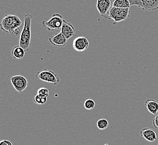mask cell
I'll return each mask as SVG.
<instances>
[{
  "label": "cell",
  "instance_id": "1",
  "mask_svg": "<svg viewBox=\"0 0 158 145\" xmlns=\"http://www.w3.org/2000/svg\"><path fill=\"white\" fill-rule=\"evenodd\" d=\"M21 20L17 16L7 15L1 21L0 27L3 33H10L11 36L16 37L21 35Z\"/></svg>",
  "mask_w": 158,
  "mask_h": 145
},
{
  "label": "cell",
  "instance_id": "2",
  "mask_svg": "<svg viewBox=\"0 0 158 145\" xmlns=\"http://www.w3.org/2000/svg\"><path fill=\"white\" fill-rule=\"evenodd\" d=\"M33 16L27 14L24 16V23L23 30L20 35L19 45L27 52L29 49L31 41V24Z\"/></svg>",
  "mask_w": 158,
  "mask_h": 145
},
{
  "label": "cell",
  "instance_id": "3",
  "mask_svg": "<svg viewBox=\"0 0 158 145\" xmlns=\"http://www.w3.org/2000/svg\"><path fill=\"white\" fill-rule=\"evenodd\" d=\"M130 8L122 9L113 6L110 8L105 18L110 20L112 19L115 22L118 23L126 20L130 15Z\"/></svg>",
  "mask_w": 158,
  "mask_h": 145
},
{
  "label": "cell",
  "instance_id": "4",
  "mask_svg": "<svg viewBox=\"0 0 158 145\" xmlns=\"http://www.w3.org/2000/svg\"><path fill=\"white\" fill-rule=\"evenodd\" d=\"M35 76L36 78L39 79L43 82L55 85L58 84L61 80L60 77L55 73V72L46 69H44L42 71L37 72Z\"/></svg>",
  "mask_w": 158,
  "mask_h": 145
},
{
  "label": "cell",
  "instance_id": "5",
  "mask_svg": "<svg viewBox=\"0 0 158 145\" xmlns=\"http://www.w3.org/2000/svg\"><path fill=\"white\" fill-rule=\"evenodd\" d=\"M64 20L63 17L61 15L59 14H54L48 21H42V25L49 31H53L61 29Z\"/></svg>",
  "mask_w": 158,
  "mask_h": 145
},
{
  "label": "cell",
  "instance_id": "6",
  "mask_svg": "<svg viewBox=\"0 0 158 145\" xmlns=\"http://www.w3.org/2000/svg\"><path fill=\"white\" fill-rule=\"evenodd\" d=\"M131 6L135 5L143 10H155L158 9V0H132Z\"/></svg>",
  "mask_w": 158,
  "mask_h": 145
},
{
  "label": "cell",
  "instance_id": "7",
  "mask_svg": "<svg viewBox=\"0 0 158 145\" xmlns=\"http://www.w3.org/2000/svg\"><path fill=\"white\" fill-rule=\"evenodd\" d=\"M13 87L19 93H21L24 91L28 86V82L27 78L24 76L20 75L12 76L10 78Z\"/></svg>",
  "mask_w": 158,
  "mask_h": 145
},
{
  "label": "cell",
  "instance_id": "8",
  "mask_svg": "<svg viewBox=\"0 0 158 145\" xmlns=\"http://www.w3.org/2000/svg\"><path fill=\"white\" fill-rule=\"evenodd\" d=\"M73 46L75 50L79 53L85 52L88 48V40L84 36H78L73 40Z\"/></svg>",
  "mask_w": 158,
  "mask_h": 145
},
{
  "label": "cell",
  "instance_id": "9",
  "mask_svg": "<svg viewBox=\"0 0 158 145\" xmlns=\"http://www.w3.org/2000/svg\"><path fill=\"white\" fill-rule=\"evenodd\" d=\"M48 39L49 41L52 45L60 48L66 45L68 41V40L61 32L49 37Z\"/></svg>",
  "mask_w": 158,
  "mask_h": 145
},
{
  "label": "cell",
  "instance_id": "10",
  "mask_svg": "<svg viewBox=\"0 0 158 145\" xmlns=\"http://www.w3.org/2000/svg\"><path fill=\"white\" fill-rule=\"evenodd\" d=\"M112 0H97V7L100 16L106 17L111 8Z\"/></svg>",
  "mask_w": 158,
  "mask_h": 145
},
{
  "label": "cell",
  "instance_id": "11",
  "mask_svg": "<svg viewBox=\"0 0 158 145\" xmlns=\"http://www.w3.org/2000/svg\"><path fill=\"white\" fill-rule=\"evenodd\" d=\"M61 32L64 34L67 40L70 39L71 37L74 36L75 29L73 26L69 22L64 20L63 24L61 29Z\"/></svg>",
  "mask_w": 158,
  "mask_h": 145
},
{
  "label": "cell",
  "instance_id": "12",
  "mask_svg": "<svg viewBox=\"0 0 158 145\" xmlns=\"http://www.w3.org/2000/svg\"><path fill=\"white\" fill-rule=\"evenodd\" d=\"M141 136L149 142H154L157 139V135L155 131L150 128H144L140 131Z\"/></svg>",
  "mask_w": 158,
  "mask_h": 145
},
{
  "label": "cell",
  "instance_id": "13",
  "mask_svg": "<svg viewBox=\"0 0 158 145\" xmlns=\"http://www.w3.org/2000/svg\"><path fill=\"white\" fill-rule=\"evenodd\" d=\"M148 111L152 115H156L158 112V102L153 99L146 100L145 102Z\"/></svg>",
  "mask_w": 158,
  "mask_h": 145
},
{
  "label": "cell",
  "instance_id": "14",
  "mask_svg": "<svg viewBox=\"0 0 158 145\" xmlns=\"http://www.w3.org/2000/svg\"><path fill=\"white\" fill-rule=\"evenodd\" d=\"M24 49L20 45H17L13 47L11 51V54L14 59H21L25 55Z\"/></svg>",
  "mask_w": 158,
  "mask_h": 145
},
{
  "label": "cell",
  "instance_id": "15",
  "mask_svg": "<svg viewBox=\"0 0 158 145\" xmlns=\"http://www.w3.org/2000/svg\"><path fill=\"white\" fill-rule=\"evenodd\" d=\"M130 0H114L113 6L122 9L130 8L131 7Z\"/></svg>",
  "mask_w": 158,
  "mask_h": 145
},
{
  "label": "cell",
  "instance_id": "16",
  "mask_svg": "<svg viewBox=\"0 0 158 145\" xmlns=\"http://www.w3.org/2000/svg\"><path fill=\"white\" fill-rule=\"evenodd\" d=\"M97 126L99 130H106L109 126V122L106 119L102 118L98 121Z\"/></svg>",
  "mask_w": 158,
  "mask_h": 145
},
{
  "label": "cell",
  "instance_id": "17",
  "mask_svg": "<svg viewBox=\"0 0 158 145\" xmlns=\"http://www.w3.org/2000/svg\"><path fill=\"white\" fill-rule=\"evenodd\" d=\"M47 97H43L39 94H37L34 98V103L38 104L39 105H43L46 104L47 102Z\"/></svg>",
  "mask_w": 158,
  "mask_h": 145
},
{
  "label": "cell",
  "instance_id": "18",
  "mask_svg": "<svg viewBox=\"0 0 158 145\" xmlns=\"http://www.w3.org/2000/svg\"><path fill=\"white\" fill-rule=\"evenodd\" d=\"M84 107L87 110H92L94 108L95 106V103L94 101L91 99H88L86 100L84 102Z\"/></svg>",
  "mask_w": 158,
  "mask_h": 145
},
{
  "label": "cell",
  "instance_id": "19",
  "mask_svg": "<svg viewBox=\"0 0 158 145\" xmlns=\"http://www.w3.org/2000/svg\"><path fill=\"white\" fill-rule=\"evenodd\" d=\"M37 94H39L43 97H47L49 94V91L47 88L42 87L38 89L37 91Z\"/></svg>",
  "mask_w": 158,
  "mask_h": 145
},
{
  "label": "cell",
  "instance_id": "20",
  "mask_svg": "<svg viewBox=\"0 0 158 145\" xmlns=\"http://www.w3.org/2000/svg\"><path fill=\"white\" fill-rule=\"evenodd\" d=\"M152 124H153V126L155 127V128L158 129V115H156L155 117L153 118Z\"/></svg>",
  "mask_w": 158,
  "mask_h": 145
},
{
  "label": "cell",
  "instance_id": "21",
  "mask_svg": "<svg viewBox=\"0 0 158 145\" xmlns=\"http://www.w3.org/2000/svg\"><path fill=\"white\" fill-rule=\"evenodd\" d=\"M0 145H13L11 141L7 139H3L1 140L0 142Z\"/></svg>",
  "mask_w": 158,
  "mask_h": 145
},
{
  "label": "cell",
  "instance_id": "22",
  "mask_svg": "<svg viewBox=\"0 0 158 145\" xmlns=\"http://www.w3.org/2000/svg\"><path fill=\"white\" fill-rule=\"evenodd\" d=\"M130 1H132V0H130Z\"/></svg>",
  "mask_w": 158,
  "mask_h": 145
}]
</instances>
